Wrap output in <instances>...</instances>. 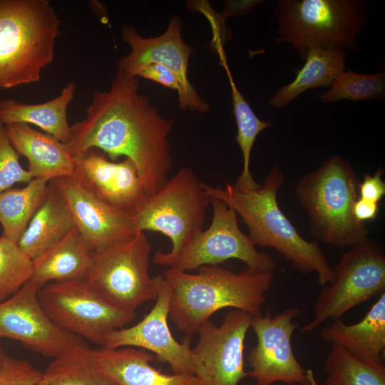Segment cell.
Returning a JSON list of instances; mask_svg holds the SVG:
<instances>
[{
    "label": "cell",
    "mask_w": 385,
    "mask_h": 385,
    "mask_svg": "<svg viewBox=\"0 0 385 385\" xmlns=\"http://www.w3.org/2000/svg\"><path fill=\"white\" fill-rule=\"evenodd\" d=\"M173 125L139 92L138 77L118 69L108 90L93 93L85 118L71 125L67 144L73 157L97 149L112 161L120 156L130 160L149 196L168 180Z\"/></svg>",
    "instance_id": "1"
},
{
    "label": "cell",
    "mask_w": 385,
    "mask_h": 385,
    "mask_svg": "<svg viewBox=\"0 0 385 385\" xmlns=\"http://www.w3.org/2000/svg\"><path fill=\"white\" fill-rule=\"evenodd\" d=\"M284 181L282 170L273 167L262 185L256 190L240 191L226 182L225 188L202 183L209 197L232 207L246 225L249 237L256 246L274 249L300 273L316 272L324 286L334 280L333 268L317 240L308 241L279 206L277 194Z\"/></svg>",
    "instance_id": "2"
},
{
    "label": "cell",
    "mask_w": 385,
    "mask_h": 385,
    "mask_svg": "<svg viewBox=\"0 0 385 385\" xmlns=\"http://www.w3.org/2000/svg\"><path fill=\"white\" fill-rule=\"evenodd\" d=\"M163 277L169 287V317L191 338L217 311L233 308L260 316L274 279V272L245 268L234 272L218 265H205L197 274L168 268Z\"/></svg>",
    "instance_id": "3"
},
{
    "label": "cell",
    "mask_w": 385,
    "mask_h": 385,
    "mask_svg": "<svg viewBox=\"0 0 385 385\" xmlns=\"http://www.w3.org/2000/svg\"><path fill=\"white\" fill-rule=\"evenodd\" d=\"M359 183L352 165L337 155L328 157L317 170L297 181L296 197L317 242L345 248L369 239L366 223L357 220L353 214Z\"/></svg>",
    "instance_id": "4"
},
{
    "label": "cell",
    "mask_w": 385,
    "mask_h": 385,
    "mask_svg": "<svg viewBox=\"0 0 385 385\" xmlns=\"http://www.w3.org/2000/svg\"><path fill=\"white\" fill-rule=\"evenodd\" d=\"M61 20L48 0H0V89L39 81Z\"/></svg>",
    "instance_id": "5"
},
{
    "label": "cell",
    "mask_w": 385,
    "mask_h": 385,
    "mask_svg": "<svg viewBox=\"0 0 385 385\" xmlns=\"http://www.w3.org/2000/svg\"><path fill=\"white\" fill-rule=\"evenodd\" d=\"M369 10L363 0H279L276 41L289 43L303 61L314 47L354 50Z\"/></svg>",
    "instance_id": "6"
},
{
    "label": "cell",
    "mask_w": 385,
    "mask_h": 385,
    "mask_svg": "<svg viewBox=\"0 0 385 385\" xmlns=\"http://www.w3.org/2000/svg\"><path fill=\"white\" fill-rule=\"evenodd\" d=\"M210 200L212 207L210 225L176 253L155 251L153 262L188 272L236 259L251 271L274 272L275 260L269 253L258 251L249 236L241 231L235 210L218 199Z\"/></svg>",
    "instance_id": "7"
},
{
    "label": "cell",
    "mask_w": 385,
    "mask_h": 385,
    "mask_svg": "<svg viewBox=\"0 0 385 385\" xmlns=\"http://www.w3.org/2000/svg\"><path fill=\"white\" fill-rule=\"evenodd\" d=\"M150 252L144 232L95 251L86 281L108 304L136 312L140 304L158 297L155 278L149 274Z\"/></svg>",
    "instance_id": "8"
},
{
    "label": "cell",
    "mask_w": 385,
    "mask_h": 385,
    "mask_svg": "<svg viewBox=\"0 0 385 385\" xmlns=\"http://www.w3.org/2000/svg\"><path fill=\"white\" fill-rule=\"evenodd\" d=\"M210 203L201 183L189 168H181L155 193L145 196L132 213L137 232H158L176 253L202 230Z\"/></svg>",
    "instance_id": "9"
},
{
    "label": "cell",
    "mask_w": 385,
    "mask_h": 385,
    "mask_svg": "<svg viewBox=\"0 0 385 385\" xmlns=\"http://www.w3.org/2000/svg\"><path fill=\"white\" fill-rule=\"evenodd\" d=\"M333 272V282L321 289L314 304L313 319L302 327L301 334L311 333L325 321L339 319L385 292V255L369 239L345 252Z\"/></svg>",
    "instance_id": "10"
},
{
    "label": "cell",
    "mask_w": 385,
    "mask_h": 385,
    "mask_svg": "<svg viewBox=\"0 0 385 385\" xmlns=\"http://www.w3.org/2000/svg\"><path fill=\"white\" fill-rule=\"evenodd\" d=\"M51 321L61 329L101 346L104 337L123 327L136 312L118 309L106 302L86 279L51 282L37 293Z\"/></svg>",
    "instance_id": "11"
},
{
    "label": "cell",
    "mask_w": 385,
    "mask_h": 385,
    "mask_svg": "<svg viewBox=\"0 0 385 385\" xmlns=\"http://www.w3.org/2000/svg\"><path fill=\"white\" fill-rule=\"evenodd\" d=\"M253 316L232 309L217 326L205 322L198 341L191 349L192 374L202 385H238L248 376L245 371V339Z\"/></svg>",
    "instance_id": "12"
},
{
    "label": "cell",
    "mask_w": 385,
    "mask_h": 385,
    "mask_svg": "<svg viewBox=\"0 0 385 385\" xmlns=\"http://www.w3.org/2000/svg\"><path fill=\"white\" fill-rule=\"evenodd\" d=\"M301 313L297 307H289L272 316L265 314L253 317L251 327L257 337L256 345L247 355L257 385H271L276 382L299 384L308 380L311 369L306 370L295 357L292 337L298 324L293 319Z\"/></svg>",
    "instance_id": "13"
},
{
    "label": "cell",
    "mask_w": 385,
    "mask_h": 385,
    "mask_svg": "<svg viewBox=\"0 0 385 385\" xmlns=\"http://www.w3.org/2000/svg\"><path fill=\"white\" fill-rule=\"evenodd\" d=\"M181 29V20L178 17L170 21L163 34L154 38H145L134 27L124 26L122 39L129 45L130 52L119 61L118 69L135 76L137 70L148 63L165 66L178 81L180 107L204 113L209 109V105L200 97L188 79V62L193 48L183 41Z\"/></svg>",
    "instance_id": "14"
},
{
    "label": "cell",
    "mask_w": 385,
    "mask_h": 385,
    "mask_svg": "<svg viewBox=\"0 0 385 385\" xmlns=\"http://www.w3.org/2000/svg\"><path fill=\"white\" fill-rule=\"evenodd\" d=\"M38 287L30 279L14 295L0 302V337L19 341L46 357H55L85 342L58 328L42 307Z\"/></svg>",
    "instance_id": "15"
},
{
    "label": "cell",
    "mask_w": 385,
    "mask_h": 385,
    "mask_svg": "<svg viewBox=\"0 0 385 385\" xmlns=\"http://www.w3.org/2000/svg\"><path fill=\"white\" fill-rule=\"evenodd\" d=\"M158 297L150 311L136 324L121 327L108 334L101 346L106 349L134 347L154 353L156 359L168 363L174 374H193L191 338L182 343L173 337L168 327L170 290L163 275L155 277Z\"/></svg>",
    "instance_id": "16"
},
{
    "label": "cell",
    "mask_w": 385,
    "mask_h": 385,
    "mask_svg": "<svg viewBox=\"0 0 385 385\" xmlns=\"http://www.w3.org/2000/svg\"><path fill=\"white\" fill-rule=\"evenodd\" d=\"M49 183L65 199L76 228L92 252L127 240L138 232L132 214L100 200L73 177L58 178Z\"/></svg>",
    "instance_id": "17"
},
{
    "label": "cell",
    "mask_w": 385,
    "mask_h": 385,
    "mask_svg": "<svg viewBox=\"0 0 385 385\" xmlns=\"http://www.w3.org/2000/svg\"><path fill=\"white\" fill-rule=\"evenodd\" d=\"M73 178L100 200L130 214L146 196L130 160L112 161L97 149L74 157Z\"/></svg>",
    "instance_id": "18"
},
{
    "label": "cell",
    "mask_w": 385,
    "mask_h": 385,
    "mask_svg": "<svg viewBox=\"0 0 385 385\" xmlns=\"http://www.w3.org/2000/svg\"><path fill=\"white\" fill-rule=\"evenodd\" d=\"M7 137L13 148L29 163L28 170L34 178L48 182L62 177H73L74 157L68 145L29 125H4Z\"/></svg>",
    "instance_id": "19"
},
{
    "label": "cell",
    "mask_w": 385,
    "mask_h": 385,
    "mask_svg": "<svg viewBox=\"0 0 385 385\" xmlns=\"http://www.w3.org/2000/svg\"><path fill=\"white\" fill-rule=\"evenodd\" d=\"M327 344L342 347L364 361L382 362L385 354V292L357 323L348 324L342 319L332 320L321 332Z\"/></svg>",
    "instance_id": "20"
},
{
    "label": "cell",
    "mask_w": 385,
    "mask_h": 385,
    "mask_svg": "<svg viewBox=\"0 0 385 385\" xmlns=\"http://www.w3.org/2000/svg\"><path fill=\"white\" fill-rule=\"evenodd\" d=\"M101 370L118 385H202L193 374H166L154 368L148 351L121 347L96 349Z\"/></svg>",
    "instance_id": "21"
},
{
    "label": "cell",
    "mask_w": 385,
    "mask_h": 385,
    "mask_svg": "<svg viewBox=\"0 0 385 385\" xmlns=\"http://www.w3.org/2000/svg\"><path fill=\"white\" fill-rule=\"evenodd\" d=\"M93 252L75 227L63 238L33 260L31 280L40 289L51 282L86 279Z\"/></svg>",
    "instance_id": "22"
},
{
    "label": "cell",
    "mask_w": 385,
    "mask_h": 385,
    "mask_svg": "<svg viewBox=\"0 0 385 385\" xmlns=\"http://www.w3.org/2000/svg\"><path fill=\"white\" fill-rule=\"evenodd\" d=\"M76 84L67 83L56 98L41 103H24L13 99L0 100V122L4 125H34L64 143L71 138V125L67 118L69 104L74 98Z\"/></svg>",
    "instance_id": "23"
},
{
    "label": "cell",
    "mask_w": 385,
    "mask_h": 385,
    "mask_svg": "<svg viewBox=\"0 0 385 385\" xmlns=\"http://www.w3.org/2000/svg\"><path fill=\"white\" fill-rule=\"evenodd\" d=\"M71 210L58 189L48 182V192L18 245L32 260L55 245L74 227Z\"/></svg>",
    "instance_id": "24"
},
{
    "label": "cell",
    "mask_w": 385,
    "mask_h": 385,
    "mask_svg": "<svg viewBox=\"0 0 385 385\" xmlns=\"http://www.w3.org/2000/svg\"><path fill=\"white\" fill-rule=\"evenodd\" d=\"M349 51L341 48H310L302 68L296 70L294 79L279 88L268 104L279 109L309 89L330 86L345 70L344 61Z\"/></svg>",
    "instance_id": "25"
},
{
    "label": "cell",
    "mask_w": 385,
    "mask_h": 385,
    "mask_svg": "<svg viewBox=\"0 0 385 385\" xmlns=\"http://www.w3.org/2000/svg\"><path fill=\"white\" fill-rule=\"evenodd\" d=\"M32 385H118L99 368L96 349L86 343L53 357Z\"/></svg>",
    "instance_id": "26"
},
{
    "label": "cell",
    "mask_w": 385,
    "mask_h": 385,
    "mask_svg": "<svg viewBox=\"0 0 385 385\" xmlns=\"http://www.w3.org/2000/svg\"><path fill=\"white\" fill-rule=\"evenodd\" d=\"M48 192L47 180L34 178L24 188L0 192L1 236L18 242Z\"/></svg>",
    "instance_id": "27"
},
{
    "label": "cell",
    "mask_w": 385,
    "mask_h": 385,
    "mask_svg": "<svg viewBox=\"0 0 385 385\" xmlns=\"http://www.w3.org/2000/svg\"><path fill=\"white\" fill-rule=\"evenodd\" d=\"M222 64L227 73L231 87L233 114L237 127L235 141L241 150L243 158L242 172L232 186L240 191L256 190L260 185L254 180L250 172L251 152L259 133L270 127L272 123L262 120L257 116L237 88L225 58H222Z\"/></svg>",
    "instance_id": "28"
},
{
    "label": "cell",
    "mask_w": 385,
    "mask_h": 385,
    "mask_svg": "<svg viewBox=\"0 0 385 385\" xmlns=\"http://www.w3.org/2000/svg\"><path fill=\"white\" fill-rule=\"evenodd\" d=\"M324 369V385H385L382 362L361 360L339 346L331 345Z\"/></svg>",
    "instance_id": "29"
},
{
    "label": "cell",
    "mask_w": 385,
    "mask_h": 385,
    "mask_svg": "<svg viewBox=\"0 0 385 385\" xmlns=\"http://www.w3.org/2000/svg\"><path fill=\"white\" fill-rule=\"evenodd\" d=\"M384 96V73L364 74L348 70L343 71L330 86V88L319 95V98L323 103H335L341 100H381Z\"/></svg>",
    "instance_id": "30"
},
{
    "label": "cell",
    "mask_w": 385,
    "mask_h": 385,
    "mask_svg": "<svg viewBox=\"0 0 385 385\" xmlns=\"http://www.w3.org/2000/svg\"><path fill=\"white\" fill-rule=\"evenodd\" d=\"M33 260L18 245L0 237V302L16 293L32 277Z\"/></svg>",
    "instance_id": "31"
},
{
    "label": "cell",
    "mask_w": 385,
    "mask_h": 385,
    "mask_svg": "<svg viewBox=\"0 0 385 385\" xmlns=\"http://www.w3.org/2000/svg\"><path fill=\"white\" fill-rule=\"evenodd\" d=\"M19 157L7 137L5 125L0 122V192L16 183H29L34 179L21 165Z\"/></svg>",
    "instance_id": "32"
},
{
    "label": "cell",
    "mask_w": 385,
    "mask_h": 385,
    "mask_svg": "<svg viewBox=\"0 0 385 385\" xmlns=\"http://www.w3.org/2000/svg\"><path fill=\"white\" fill-rule=\"evenodd\" d=\"M41 374L28 361L3 354L0 364V385H32Z\"/></svg>",
    "instance_id": "33"
},
{
    "label": "cell",
    "mask_w": 385,
    "mask_h": 385,
    "mask_svg": "<svg viewBox=\"0 0 385 385\" xmlns=\"http://www.w3.org/2000/svg\"><path fill=\"white\" fill-rule=\"evenodd\" d=\"M135 76L142 77L158 83L170 89H179V83L175 75L162 65L150 63L139 68Z\"/></svg>",
    "instance_id": "34"
},
{
    "label": "cell",
    "mask_w": 385,
    "mask_h": 385,
    "mask_svg": "<svg viewBox=\"0 0 385 385\" xmlns=\"http://www.w3.org/2000/svg\"><path fill=\"white\" fill-rule=\"evenodd\" d=\"M384 170L377 169L373 174H366L359 183V197L377 202L385 195V183L382 179Z\"/></svg>",
    "instance_id": "35"
},
{
    "label": "cell",
    "mask_w": 385,
    "mask_h": 385,
    "mask_svg": "<svg viewBox=\"0 0 385 385\" xmlns=\"http://www.w3.org/2000/svg\"><path fill=\"white\" fill-rule=\"evenodd\" d=\"M379 212V203L358 197L353 206L355 218L361 222L375 220Z\"/></svg>",
    "instance_id": "36"
},
{
    "label": "cell",
    "mask_w": 385,
    "mask_h": 385,
    "mask_svg": "<svg viewBox=\"0 0 385 385\" xmlns=\"http://www.w3.org/2000/svg\"><path fill=\"white\" fill-rule=\"evenodd\" d=\"M297 385H317V381L315 380V378H314V376L313 371L312 370L311 371L310 374H309V377L307 381H306L304 383H301V384H297Z\"/></svg>",
    "instance_id": "37"
},
{
    "label": "cell",
    "mask_w": 385,
    "mask_h": 385,
    "mask_svg": "<svg viewBox=\"0 0 385 385\" xmlns=\"http://www.w3.org/2000/svg\"><path fill=\"white\" fill-rule=\"evenodd\" d=\"M2 355H3V353L1 352V348H0V364H1V359H2Z\"/></svg>",
    "instance_id": "38"
}]
</instances>
